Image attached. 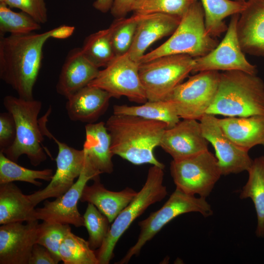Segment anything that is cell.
Segmentation results:
<instances>
[{"label": "cell", "mask_w": 264, "mask_h": 264, "mask_svg": "<svg viewBox=\"0 0 264 264\" xmlns=\"http://www.w3.org/2000/svg\"><path fill=\"white\" fill-rule=\"evenodd\" d=\"M41 28L40 23L30 15L21 11H12L5 3H0V33L10 35L29 34Z\"/></svg>", "instance_id": "obj_33"}, {"label": "cell", "mask_w": 264, "mask_h": 264, "mask_svg": "<svg viewBox=\"0 0 264 264\" xmlns=\"http://www.w3.org/2000/svg\"><path fill=\"white\" fill-rule=\"evenodd\" d=\"M3 104L14 119L16 135L12 145L2 153L16 162L21 155L25 154L34 166L45 161L46 149L42 144L44 134L41 121L38 119L42 102L34 99L27 100L7 95L3 99Z\"/></svg>", "instance_id": "obj_4"}, {"label": "cell", "mask_w": 264, "mask_h": 264, "mask_svg": "<svg viewBox=\"0 0 264 264\" xmlns=\"http://www.w3.org/2000/svg\"><path fill=\"white\" fill-rule=\"evenodd\" d=\"M6 0H0V3H4Z\"/></svg>", "instance_id": "obj_43"}, {"label": "cell", "mask_w": 264, "mask_h": 264, "mask_svg": "<svg viewBox=\"0 0 264 264\" xmlns=\"http://www.w3.org/2000/svg\"><path fill=\"white\" fill-rule=\"evenodd\" d=\"M81 48L84 56L99 68L106 67L115 56L109 27L87 37Z\"/></svg>", "instance_id": "obj_29"}, {"label": "cell", "mask_w": 264, "mask_h": 264, "mask_svg": "<svg viewBox=\"0 0 264 264\" xmlns=\"http://www.w3.org/2000/svg\"><path fill=\"white\" fill-rule=\"evenodd\" d=\"M51 30L41 33L0 35V78L18 96L34 99L33 89L42 64L43 47Z\"/></svg>", "instance_id": "obj_1"}, {"label": "cell", "mask_w": 264, "mask_h": 264, "mask_svg": "<svg viewBox=\"0 0 264 264\" xmlns=\"http://www.w3.org/2000/svg\"><path fill=\"white\" fill-rule=\"evenodd\" d=\"M141 14L133 13L129 18L116 19L109 26L112 46L115 56L128 52L132 44Z\"/></svg>", "instance_id": "obj_32"}, {"label": "cell", "mask_w": 264, "mask_h": 264, "mask_svg": "<svg viewBox=\"0 0 264 264\" xmlns=\"http://www.w3.org/2000/svg\"><path fill=\"white\" fill-rule=\"evenodd\" d=\"M170 172L176 188L206 198L222 175L216 156L208 150L196 155L173 160Z\"/></svg>", "instance_id": "obj_10"}, {"label": "cell", "mask_w": 264, "mask_h": 264, "mask_svg": "<svg viewBox=\"0 0 264 264\" xmlns=\"http://www.w3.org/2000/svg\"><path fill=\"white\" fill-rule=\"evenodd\" d=\"M181 18L163 13L141 14L132 46L128 52L133 61L139 62L147 49L157 40L172 34Z\"/></svg>", "instance_id": "obj_18"}, {"label": "cell", "mask_w": 264, "mask_h": 264, "mask_svg": "<svg viewBox=\"0 0 264 264\" xmlns=\"http://www.w3.org/2000/svg\"><path fill=\"white\" fill-rule=\"evenodd\" d=\"M198 0H135L132 11L138 14L163 13L182 18Z\"/></svg>", "instance_id": "obj_34"}, {"label": "cell", "mask_w": 264, "mask_h": 264, "mask_svg": "<svg viewBox=\"0 0 264 264\" xmlns=\"http://www.w3.org/2000/svg\"><path fill=\"white\" fill-rule=\"evenodd\" d=\"M239 16L236 14L231 16L223 39L214 49L203 56L194 58L193 72L239 70L256 74V66L246 59L238 39L237 25Z\"/></svg>", "instance_id": "obj_12"}, {"label": "cell", "mask_w": 264, "mask_h": 264, "mask_svg": "<svg viewBox=\"0 0 264 264\" xmlns=\"http://www.w3.org/2000/svg\"><path fill=\"white\" fill-rule=\"evenodd\" d=\"M74 26L63 25L51 29V38L63 39L68 38L74 32Z\"/></svg>", "instance_id": "obj_41"}, {"label": "cell", "mask_w": 264, "mask_h": 264, "mask_svg": "<svg viewBox=\"0 0 264 264\" xmlns=\"http://www.w3.org/2000/svg\"><path fill=\"white\" fill-rule=\"evenodd\" d=\"M163 169L155 165L150 168L141 189L112 222L101 246L95 251L99 264L110 263L118 241L133 221L150 205L160 201L167 196V188L163 184Z\"/></svg>", "instance_id": "obj_6"}, {"label": "cell", "mask_w": 264, "mask_h": 264, "mask_svg": "<svg viewBox=\"0 0 264 264\" xmlns=\"http://www.w3.org/2000/svg\"><path fill=\"white\" fill-rule=\"evenodd\" d=\"M135 0H114L110 9L111 15L116 19L125 17L132 11V7Z\"/></svg>", "instance_id": "obj_40"}, {"label": "cell", "mask_w": 264, "mask_h": 264, "mask_svg": "<svg viewBox=\"0 0 264 264\" xmlns=\"http://www.w3.org/2000/svg\"><path fill=\"white\" fill-rule=\"evenodd\" d=\"M139 63L133 61L128 53L115 56L89 86L109 92L112 97H127L130 101L143 104L147 101L139 75Z\"/></svg>", "instance_id": "obj_11"}, {"label": "cell", "mask_w": 264, "mask_h": 264, "mask_svg": "<svg viewBox=\"0 0 264 264\" xmlns=\"http://www.w3.org/2000/svg\"><path fill=\"white\" fill-rule=\"evenodd\" d=\"M111 151L134 165L150 164L164 168L155 157L167 125L162 122L128 115L110 116L106 123Z\"/></svg>", "instance_id": "obj_2"}, {"label": "cell", "mask_w": 264, "mask_h": 264, "mask_svg": "<svg viewBox=\"0 0 264 264\" xmlns=\"http://www.w3.org/2000/svg\"><path fill=\"white\" fill-rule=\"evenodd\" d=\"M35 206L13 182L0 184V224L38 220Z\"/></svg>", "instance_id": "obj_25"}, {"label": "cell", "mask_w": 264, "mask_h": 264, "mask_svg": "<svg viewBox=\"0 0 264 264\" xmlns=\"http://www.w3.org/2000/svg\"><path fill=\"white\" fill-rule=\"evenodd\" d=\"M53 175L50 169L35 170L21 166L0 152V184L20 181L41 186L42 183L37 179L50 181Z\"/></svg>", "instance_id": "obj_30"}, {"label": "cell", "mask_w": 264, "mask_h": 264, "mask_svg": "<svg viewBox=\"0 0 264 264\" xmlns=\"http://www.w3.org/2000/svg\"><path fill=\"white\" fill-rule=\"evenodd\" d=\"M111 97L106 90L88 85L66 98L68 116L73 121L92 123L105 113Z\"/></svg>", "instance_id": "obj_21"}, {"label": "cell", "mask_w": 264, "mask_h": 264, "mask_svg": "<svg viewBox=\"0 0 264 264\" xmlns=\"http://www.w3.org/2000/svg\"><path fill=\"white\" fill-rule=\"evenodd\" d=\"M206 114L226 117L264 115V83L256 74L239 70L220 73L214 99Z\"/></svg>", "instance_id": "obj_3"}, {"label": "cell", "mask_w": 264, "mask_h": 264, "mask_svg": "<svg viewBox=\"0 0 264 264\" xmlns=\"http://www.w3.org/2000/svg\"><path fill=\"white\" fill-rule=\"evenodd\" d=\"M61 261L65 264H99L95 250L86 241L69 231L60 248Z\"/></svg>", "instance_id": "obj_31"}, {"label": "cell", "mask_w": 264, "mask_h": 264, "mask_svg": "<svg viewBox=\"0 0 264 264\" xmlns=\"http://www.w3.org/2000/svg\"><path fill=\"white\" fill-rule=\"evenodd\" d=\"M16 135L14 119L9 112L0 114V152L9 148L13 144Z\"/></svg>", "instance_id": "obj_38"}, {"label": "cell", "mask_w": 264, "mask_h": 264, "mask_svg": "<svg viewBox=\"0 0 264 264\" xmlns=\"http://www.w3.org/2000/svg\"><path fill=\"white\" fill-rule=\"evenodd\" d=\"M243 52L264 56V0H248L237 25Z\"/></svg>", "instance_id": "obj_20"}, {"label": "cell", "mask_w": 264, "mask_h": 264, "mask_svg": "<svg viewBox=\"0 0 264 264\" xmlns=\"http://www.w3.org/2000/svg\"><path fill=\"white\" fill-rule=\"evenodd\" d=\"M208 143L203 134L200 122L183 119L174 127L165 129L159 146L173 160H179L208 150Z\"/></svg>", "instance_id": "obj_17"}, {"label": "cell", "mask_w": 264, "mask_h": 264, "mask_svg": "<svg viewBox=\"0 0 264 264\" xmlns=\"http://www.w3.org/2000/svg\"><path fill=\"white\" fill-rule=\"evenodd\" d=\"M84 226L88 234V242L94 250L99 248L106 238L110 228L108 218L93 204L88 203L83 216Z\"/></svg>", "instance_id": "obj_35"}, {"label": "cell", "mask_w": 264, "mask_h": 264, "mask_svg": "<svg viewBox=\"0 0 264 264\" xmlns=\"http://www.w3.org/2000/svg\"><path fill=\"white\" fill-rule=\"evenodd\" d=\"M198 212L206 218L213 214V210L206 198L196 197L176 188L167 201L157 211L138 222L140 232L136 243L117 264H127L133 256L139 254L145 244L151 240L170 221L182 214Z\"/></svg>", "instance_id": "obj_7"}, {"label": "cell", "mask_w": 264, "mask_h": 264, "mask_svg": "<svg viewBox=\"0 0 264 264\" xmlns=\"http://www.w3.org/2000/svg\"><path fill=\"white\" fill-rule=\"evenodd\" d=\"M113 114L133 115L165 123L172 128L179 121L173 105L167 100L147 101L139 106L114 105Z\"/></svg>", "instance_id": "obj_28"}, {"label": "cell", "mask_w": 264, "mask_h": 264, "mask_svg": "<svg viewBox=\"0 0 264 264\" xmlns=\"http://www.w3.org/2000/svg\"><path fill=\"white\" fill-rule=\"evenodd\" d=\"M203 134L213 146L222 175L247 171L253 160L223 132L215 115L206 114L199 120Z\"/></svg>", "instance_id": "obj_14"}, {"label": "cell", "mask_w": 264, "mask_h": 264, "mask_svg": "<svg viewBox=\"0 0 264 264\" xmlns=\"http://www.w3.org/2000/svg\"><path fill=\"white\" fill-rule=\"evenodd\" d=\"M220 77L218 71L199 72L175 87L164 100L172 103L180 118L199 121L214 99Z\"/></svg>", "instance_id": "obj_9"}, {"label": "cell", "mask_w": 264, "mask_h": 264, "mask_svg": "<svg viewBox=\"0 0 264 264\" xmlns=\"http://www.w3.org/2000/svg\"><path fill=\"white\" fill-rule=\"evenodd\" d=\"M50 252L44 246L35 243L32 248L28 264H57Z\"/></svg>", "instance_id": "obj_39"}, {"label": "cell", "mask_w": 264, "mask_h": 264, "mask_svg": "<svg viewBox=\"0 0 264 264\" xmlns=\"http://www.w3.org/2000/svg\"><path fill=\"white\" fill-rule=\"evenodd\" d=\"M99 70L84 56L81 47L71 49L62 67L56 86L57 92L68 98L88 85Z\"/></svg>", "instance_id": "obj_19"}, {"label": "cell", "mask_w": 264, "mask_h": 264, "mask_svg": "<svg viewBox=\"0 0 264 264\" xmlns=\"http://www.w3.org/2000/svg\"><path fill=\"white\" fill-rule=\"evenodd\" d=\"M238 0V1H245V0Z\"/></svg>", "instance_id": "obj_44"}, {"label": "cell", "mask_w": 264, "mask_h": 264, "mask_svg": "<svg viewBox=\"0 0 264 264\" xmlns=\"http://www.w3.org/2000/svg\"><path fill=\"white\" fill-rule=\"evenodd\" d=\"M93 180L91 185L87 184L84 187L80 200L93 204L112 223L137 192L129 187L118 192L109 190L101 183L100 176Z\"/></svg>", "instance_id": "obj_23"}, {"label": "cell", "mask_w": 264, "mask_h": 264, "mask_svg": "<svg viewBox=\"0 0 264 264\" xmlns=\"http://www.w3.org/2000/svg\"><path fill=\"white\" fill-rule=\"evenodd\" d=\"M194 59L186 54L170 55L139 63V77L147 101L164 100L192 72Z\"/></svg>", "instance_id": "obj_8"}, {"label": "cell", "mask_w": 264, "mask_h": 264, "mask_svg": "<svg viewBox=\"0 0 264 264\" xmlns=\"http://www.w3.org/2000/svg\"><path fill=\"white\" fill-rule=\"evenodd\" d=\"M248 178L241 191L242 199L250 198L255 208L258 237H264V155L256 158L247 171Z\"/></svg>", "instance_id": "obj_26"}, {"label": "cell", "mask_w": 264, "mask_h": 264, "mask_svg": "<svg viewBox=\"0 0 264 264\" xmlns=\"http://www.w3.org/2000/svg\"><path fill=\"white\" fill-rule=\"evenodd\" d=\"M99 176L100 175L85 164L83 171L67 191L54 200H45L42 207L36 208L37 219L71 224L76 227L84 226V218L78 211V203L87 182Z\"/></svg>", "instance_id": "obj_15"}, {"label": "cell", "mask_w": 264, "mask_h": 264, "mask_svg": "<svg viewBox=\"0 0 264 264\" xmlns=\"http://www.w3.org/2000/svg\"><path fill=\"white\" fill-rule=\"evenodd\" d=\"M58 148L56 158V170L49 184L44 189L28 195V198L36 206L40 202L50 198H58L67 191L83 171L86 157L83 150H77L58 140L52 134Z\"/></svg>", "instance_id": "obj_13"}, {"label": "cell", "mask_w": 264, "mask_h": 264, "mask_svg": "<svg viewBox=\"0 0 264 264\" xmlns=\"http://www.w3.org/2000/svg\"><path fill=\"white\" fill-rule=\"evenodd\" d=\"M10 8L20 9L30 15L40 24L47 21V12L45 0H6Z\"/></svg>", "instance_id": "obj_37"}, {"label": "cell", "mask_w": 264, "mask_h": 264, "mask_svg": "<svg viewBox=\"0 0 264 264\" xmlns=\"http://www.w3.org/2000/svg\"><path fill=\"white\" fill-rule=\"evenodd\" d=\"M86 139L83 150L86 163L99 174H110L113 170L111 140L106 123L100 122L85 126Z\"/></svg>", "instance_id": "obj_22"}, {"label": "cell", "mask_w": 264, "mask_h": 264, "mask_svg": "<svg viewBox=\"0 0 264 264\" xmlns=\"http://www.w3.org/2000/svg\"><path fill=\"white\" fill-rule=\"evenodd\" d=\"M218 45L206 31L204 12L201 2L196 1L182 17L171 37L161 45L146 53L139 63L166 55L186 54L193 58L203 56Z\"/></svg>", "instance_id": "obj_5"}, {"label": "cell", "mask_w": 264, "mask_h": 264, "mask_svg": "<svg viewBox=\"0 0 264 264\" xmlns=\"http://www.w3.org/2000/svg\"><path fill=\"white\" fill-rule=\"evenodd\" d=\"M70 231L69 224L43 221L39 224L37 243L46 248L59 263L61 261L59 254L61 244Z\"/></svg>", "instance_id": "obj_36"}, {"label": "cell", "mask_w": 264, "mask_h": 264, "mask_svg": "<svg viewBox=\"0 0 264 264\" xmlns=\"http://www.w3.org/2000/svg\"><path fill=\"white\" fill-rule=\"evenodd\" d=\"M200 0L204 12L206 31L214 38L220 36L227 30L224 19L229 16L240 14L246 5V1Z\"/></svg>", "instance_id": "obj_27"}, {"label": "cell", "mask_w": 264, "mask_h": 264, "mask_svg": "<svg viewBox=\"0 0 264 264\" xmlns=\"http://www.w3.org/2000/svg\"><path fill=\"white\" fill-rule=\"evenodd\" d=\"M113 1L114 0H95L93 6L101 12L106 13L110 10Z\"/></svg>", "instance_id": "obj_42"}, {"label": "cell", "mask_w": 264, "mask_h": 264, "mask_svg": "<svg viewBox=\"0 0 264 264\" xmlns=\"http://www.w3.org/2000/svg\"><path fill=\"white\" fill-rule=\"evenodd\" d=\"M38 220L0 227V264H28L38 234Z\"/></svg>", "instance_id": "obj_16"}, {"label": "cell", "mask_w": 264, "mask_h": 264, "mask_svg": "<svg viewBox=\"0 0 264 264\" xmlns=\"http://www.w3.org/2000/svg\"><path fill=\"white\" fill-rule=\"evenodd\" d=\"M224 134L236 145L246 151L257 145L264 147V115L227 117L218 119Z\"/></svg>", "instance_id": "obj_24"}]
</instances>
